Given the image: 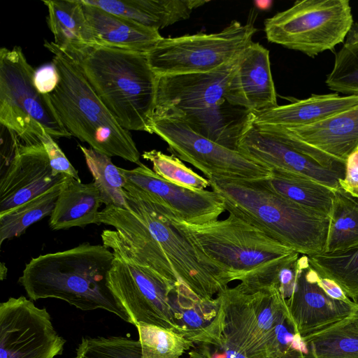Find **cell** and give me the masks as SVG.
Masks as SVG:
<instances>
[{"label": "cell", "instance_id": "19", "mask_svg": "<svg viewBox=\"0 0 358 358\" xmlns=\"http://www.w3.org/2000/svg\"><path fill=\"white\" fill-rule=\"evenodd\" d=\"M225 96L231 104L252 113L278 106L269 51L260 43L251 42L238 58Z\"/></svg>", "mask_w": 358, "mask_h": 358}, {"label": "cell", "instance_id": "40", "mask_svg": "<svg viewBox=\"0 0 358 358\" xmlns=\"http://www.w3.org/2000/svg\"><path fill=\"white\" fill-rule=\"evenodd\" d=\"M7 268L3 262L1 263L0 266V279L1 280H4L6 278Z\"/></svg>", "mask_w": 358, "mask_h": 358}, {"label": "cell", "instance_id": "29", "mask_svg": "<svg viewBox=\"0 0 358 358\" xmlns=\"http://www.w3.org/2000/svg\"><path fill=\"white\" fill-rule=\"evenodd\" d=\"M65 180L38 196L0 215L1 245L4 241L21 236L31 224L52 214Z\"/></svg>", "mask_w": 358, "mask_h": 358}, {"label": "cell", "instance_id": "32", "mask_svg": "<svg viewBox=\"0 0 358 358\" xmlns=\"http://www.w3.org/2000/svg\"><path fill=\"white\" fill-rule=\"evenodd\" d=\"M325 83L338 93L358 96V23L354 22L342 48L336 54Z\"/></svg>", "mask_w": 358, "mask_h": 358}, {"label": "cell", "instance_id": "28", "mask_svg": "<svg viewBox=\"0 0 358 358\" xmlns=\"http://www.w3.org/2000/svg\"><path fill=\"white\" fill-rule=\"evenodd\" d=\"M358 246V198L342 188L334 189L324 252Z\"/></svg>", "mask_w": 358, "mask_h": 358}, {"label": "cell", "instance_id": "16", "mask_svg": "<svg viewBox=\"0 0 358 358\" xmlns=\"http://www.w3.org/2000/svg\"><path fill=\"white\" fill-rule=\"evenodd\" d=\"M127 182L143 191L179 220L202 224L218 220L225 210L222 196L213 190H194L173 184L141 163L133 169L120 168Z\"/></svg>", "mask_w": 358, "mask_h": 358}, {"label": "cell", "instance_id": "21", "mask_svg": "<svg viewBox=\"0 0 358 358\" xmlns=\"http://www.w3.org/2000/svg\"><path fill=\"white\" fill-rule=\"evenodd\" d=\"M285 128L303 141L345 162L358 150V105L310 125Z\"/></svg>", "mask_w": 358, "mask_h": 358}, {"label": "cell", "instance_id": "26", "mask_svg": "<svg viewBox=\"0 0 358 358\" xmlns=\"http://www.w3.org/2000/svg\"><path fill=\"white\" fill-rule=\"evenodd\" d=\"M268 189L296 204L329 217L334 189L310 178L287 173L271 172L262 180Z\"/></svg>", "mask_w": 358, "mask_h": 358}, {"label": "cell", "instance_id": "41", "mask_svg": "<svg viewBox=\"0 0 358 358\" xmlns=\"http://www.w3.org/2000/svg\"><path fill=\"white\" fill-rule=\"evenodd\" d=\"M357 303V308L355 313L350 316V318L355 326L358 328V302Z\"/></svg>", "mask_w": 358, "mask_h": 358}, {"label": "cell", "instance_id": "27", "mask_svg": "<svg viewBox=\"0 0 358 358\" xmlns=\"http://www.w3.org/2000/svg\"><path fill=\"white\" fill-rule=\"evenodd\" d=\"M302 340L306 358H358V328L350 317Z\"/></svg>", "mask_w": 358, "mask_h": 358}, {"label": "cell", "instance_id": "18", "mask_svg": "<svg viewBox=\"0 0 358 358\" xmlns=\"http://www.w3.org/2000/svg\"><path fill=\"white\" fill-rule=\"evenodd\" d=\"M299 269L294 291L286 299L289 313L301 338L320 331L350 317L357 303L329 296L318 282L319 274L308 257L299 258Z\"/></svg>", "mask_w": 358, "mask_h": 358}, {"label": "cell", "instance_id": "5", "mask_svg": "<svg viewBox=\"0 0 358 358\" xmlns=\"http://www.w3.org/2000/svg\"><path fill=\"white\" fill-rule=\"evenodd\" d=\"M222 338L248 358H282L305 350L286 299L275 287L250 290L239 285L220 292Z\"/></svg>", "mask_w": 358, "mask_h": 358}, {"label": "cell", "instance_id": "33", "mask_svg": "<svg viewBox=\"0 0 358 358\" xmlns=\"http://www.w3.org/2000/svg\"><path fill=\"white\" fill-rule=\"evenodd\" d=\"M138 332L141 358H180L195 345L176 331L160 326L140 322Z\"/></svg>", "mask_w": 358, "mask_h": 358}, {"label": "cell", "instance_id": "30", "mask_svg": "<svg viewBox=\"0 0 358 358\" xmlns=\"http://www.w3.org/2000/svg\"><path fill=\"white\" fill-rule=\"evenodd\" d=\"M308 257L320 276L336 282L350 299L358 302V246Z\"/></svg>", "mask_w": 358, "mask_h": 358}, {"label": "cell", "instance_id": "35", "mask_svg": "<svg viewBox=\"0 0 358 358\" xmlns=\"http://www.w3.org/2000/svg\"><path fill=\"white\" fill-rule=\"evenodd\" d=\"M142 157L151 162L152 170L157 176L173 184L194 190L210 187L208 178L194 172L173 155H168L161 151L151 150L143 152Z\"/></svg>", "mask_w": 358, "mask_h": 358}, {"label": "cell", "instance_id": "20", "mask_svg": "<svg viewBox=\"0 0 358 358\" xmlns=\"http://www.w3.org/2000/svg\"><path fill=\"white\" fill-rule=\"evenodd\" d=\"M80 1L97 47L147 54L163 38L158 30Z\"/></svg>", "mask_w": 358, "mask_h": 358}, {"label": "cell", "instance_id": "12", "mask_svg": "<svg viewBox=\"0 0 358 358\" xmlns=\"http://www.w3.org/2000/svg\"><path fill=\"white\" fill-rule=\"evenodd\" d=\"M354 23L348 0L296 1L264 22L267 40L315 57L344 42Z\"/></svg>", "mask_w": 358, "mask_h": 358}, {"label": "cell", "instance_id": "34", "mask_svg": "<svg viewBox=\"0 0 358 358\" xmlns=\"http://www.w3.org/2000/svg\"><path fill=\"white\" fill-rule=\"evenodd\" d=\"M75 358H141L139 341L120 336L83 337ZM185 358H207L198 348Z\"/></svg>", "mask_w": 358, "mask_h": 358}, {"label": "cell", "instance_id": "14", "mask_svg": "<svg viewBox=\"0 0 358 358\" xmlns=\"http://www.w3.org/2000/svg\"><path fill=\"white\" fill-rule=\"evenodd\" d=\"M151 129L167 143L172 155L194 166L208 179L262 180L271 176L267 167L194 131L180 120L154 117Z\"/></svg>", "mask_w": 358, "mask_h": 358}, {"label": "cell", "instance_id": "31", "mask_svg": "<svg viewBox=\"0 0 358 358\" xmlns=\"http://www.w3.org/2000/svg\"><path fill=\"white\" fill-rule=\"evenodd\" d=\"M87 166L94 178V183L99 189L102 203L106 206H113L127 208L124 186L127 183L120 167L116 166L110 157L94 150L78 145Z\"/></svg>", "mask_w": 358, "mask_h": 358}, {"label": "cell", "instance_id": "4", "mask_svg": "<svg viewBox=\"0 0 358 358\" xmlns=\"http://www.w3.org/2000/svg\"><path fill=\"white\" fill-rule=\"evenodd\" d=\"M225 210L299 254L325 252L329 217L302 207L266 187L262 180L211 178Z\"/></svg>", "mask_w": 358, "mask_h": 358}, {"label": "cell", "instance_id": "8", "mask_svg": "<svg viewBox=\"0 0 358 358\" xmlns=\"http://www.w3.org/2000/svg\"><path fill=\"white\" fill-rule=\"evenodd\" d=\"M170 217L174 227L198 251L216 264L231 282H241L296 252L232 214L224 220L202 224L180 220L171 210Z\"/></svg>", "mask_w": 358, "mask_h": 358}, {"label": "cell", "instance_id": "15", "mask_svg": "<svg viewBox=\"0 0 358 358\" xmlns=\"http://www.w3.org/2000/svg\"><path fill=\"white\" fill-rule=\"evenodd\" d=\"M65 343L46 308L24 296L0 303V358H55Z\"/></svg>", "mask_w": 358, "mask_h": 358}, {"label": "cell", "instance_id": "11", "mask_svg": "<svg viewBox=\"0 0 358 358\" xmlns=\"http://www.w3.org/2000/svg\"><path fill=\"white\" fill-rule=\"evenodd\" d=\"M271 172L310 178L333 189L341 188L345 162L303 141L287 129L252 123L241 136L238 149Z\"/></svg>", "mask_w": 358, "mask_h": 358}, {"label": "cell", "instance_id": "23", "mask_svg": "<svg viewBox=\"0 0 358 358\" xmlns=\"http://www.w3.org/2000/svg\"><path fill=\"white\" fill-rule=\"evenodd\" d=\"M109 13L159 30L189 17L206 0H83Z\"/></svg>", "mask_w": 358, "mask_h": 358}, {"label": "cell", "instance_id": "25", "mask_svg": "<svg viewBox=\"0 0 358 358\" xmlns=\"http://www.w3.org/2000/svg\"><path fill=\"white\" fill-rule=\"evenodd\" d=\"M100 194L94 182L83 183L70 176L64 182L50 217L53 230L98 224Z\"/></svg>", "mask_w": 358, "mask_h": 358}, {"label": "cell", "instance_id": "37", "mask_svg": "<svg viewBox=\"0 0 358 358\" xmlns=\"http://www.w3.org/2000/svg\"><path fill=\"white\" fill-rule=\"evenodd\" d=\"M59 75L56 66L52 62L35 71L34 83L37 90L43 94H50L57 87Z\"/></svg>", "mask_w": 358, "mask_h": 358}, {"label": "cell", "instance_id": "9", "mask_svg": "<svg viewBox=\"0 0 358 358\" xmlns=\"http://www.w3.org/2000/svg\"><path fill=\"white\" fill-rule=\"evenodd\" d=\"M35 69L19 46L0 50V123L22 143H41L47 132L54 138H70L50 94L40 93L34 83Z\"/></svg>", "mask_w": 358, "mask_h": 358}, {"label": "cell", "instance_id": "22", "mask_svg": "<svg viewBox=\"0 0 358 358\" xmlns=\"http://www.w3.org/2000/svg\"><path fill=\"white\" fill-rule=\"evenodd\" d=\"M357 105L358 96H340L338 93L313 94L305 99L253 113V123L284 127L307 126Z\"/></svg>", "mask_w": 358, "mask_h": 358}, {"label": "cell", "instance_id": "24", "mask_svg": "<svg viewBox=\"0 0 358 358\" xmlns=\"http://www.w3.org/2000/svg\"><path fill=\"white\" fill-rule=\"evenodd\" d=\"M43 3L48 8L47 22L57 47L74 59L97 47L80 0H50Z\"/></svg>", "mask_w": 358, "mask_h": 358}, {"label": "cell", "instance_id": "36", "mask_svg": "<svg viewBox=\"0 0 358 358\" xmlns=\"http://www.w3.org/2000/svg\"><path fill=\"white\" fill-rule=\"evenodd\" d=\"M39 140L46 150L54 176L66 174L81 181L78 171L50 135L45 132L39 137Z\"/></svg>", "mask_w": 358, "mask_h": 358}, {"label": "cell", "instance_id": "10", "mask_svg": "<svg viewBox=\"0 0 358 358\" xmlns=\"http://www.w3.org/2000/svg\"><path fill=\"white\" fill-rule=\"evenodd\" d=\"M101 239L115 255L107 276L108 286L131 324L157 325L179 334L171 303L176 290L184 283L141 266L123 248L113 230H103Z\"/></svg>", "mask_w": 358, "mask_h": 358}, {"label": "cell", "instance_id": "3", "mask_svg": "<svg viewBox=\"0 0 358 358\" xmlns=\"http://www.w3.org/2000/svg\"><path fill=\"white\" fill-rule=\"evenodd\" d=\"M114 258L104 245L83 243L32 258L18 282L32 301L61 299L84 311L104 310L131 324L107 284Z\"/></svg>", "mask_w": 358, "mask_h": 358}, {"label": "cell", "instance_id": "2", "mask_svg": "<svg viewBox=\"0 0 358 358\" xmlns=\"http://www.w3.org/2000/svg\"><path fill=\"white\" fill-rule=\"evenodd\" d=\"M237 59L207 73L157 76L153 117L180 120L203 136L238 150L253 113L231 104L225 96Z\"/></svg>", "mask_w": 358, "mask_h": 358}, {"label": "cell", "instance_id": "1", "mask_svg": "<svg viewBox=\"0 0 358 358\" xmlns=\"http://www.w3.org/2000/svg\"><path fill=\"white\" fill-rule=\"evenodd\" d=\"M124 188L127 208L106 206L97 224L114 227L116 238L137 263L184 283L203 299L228 287V276L174 227L170 210L128 182Z\"/></svg>", "mask_w": 358, "mask_h": 358}, {"label": "cell", "instance_id": "13", "mask_svg": "<svg viewBox=\"0 0 358 358\" xmlns=\"http://www.w3.org/2000/svg\"><path fill=\"white\" fill-rule=\"evenodd\" d=\"M257 31L253 22L234 20L217 33L163 37L146 55L158 77L207 73L238 59Z\"/></svg>", "mask_w": 358, "mask_h": 358}, {"label": "cell", "instance_id": "17", "mask_svg": "<svg viewBox=\"0 0 358 358\" xmlns=\"http://www.w3.org/2000/svg\"><path fill=\"white\" fill-rule=\"evenodd\" d=\"M69 176H54L41 143L24 144L15 136L14 148L0 179V215L38 196Z\"/></svg>", "mask_w": 358, "mask_h": 358}, {"label": "cell", "instance_id": "7", "mask_svg": "<svg viewBox=\"0 0 358 358\" xmlns=\"http://www.w3.org/2000/svg\"><path fill=\"white\" fill-rule=\"evenodd\" d=\"M44 46L53 54L59 81L50 94L52 103L71 136L108 157H119L140 165V153L129 131L102 103L76 61L52 41Z\"/></svg>", "mask_w": 358, "mask_h": 358}, {"label": "cell", "instance_id": "6", "mask_svg": "<svg viewBox=\"0 0 358 358\" xmlns=\"http://www.w3.org/2000/svg\"><path fill=\"white\" fill-rule=\"evenodd\" d=\"M74 59L123 128L152 134L157 76L145 53L96 47Z\"/></svg>", "mask_w": 358, "mask_h": 358}, {"label": "cell", "instance_id": "39", "mask_svg": "<svg viewBox=\"0 0 358 358\" xmlns=\"http://www.w3.org/2000/svg\"><path fill=\"white\" fill-rule=\"evenodd\" d=\"M318 282L322 289L331 298L341 301L350 300L341 287L334 280L319 275Z\"/></svg>", "mask_w": 358, "mask_h": 358}, {"label": "cell", "instance_id": "38", "mask_svg": "<svg viewBox=\"0 0 358 358\" xmlns=\"http://www.w3.org/2000/svg\"><path fill=\"white\" fill-rule=\"evenodd\" d=\"M340 186L352 196L358 198V150L346 159L345 176L340 181Z\"/></svg>", "mask_w": 358, "mask_h": 358}]
</instances>
